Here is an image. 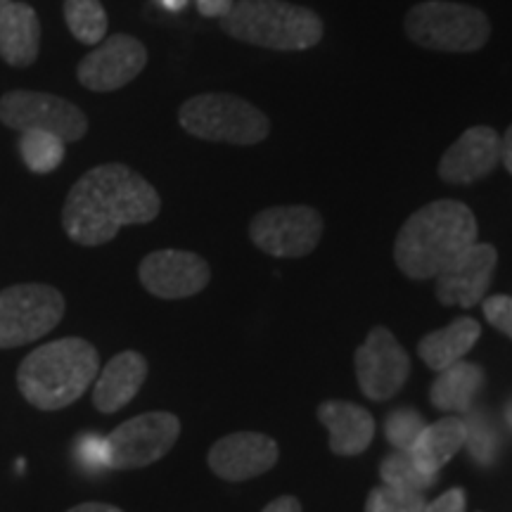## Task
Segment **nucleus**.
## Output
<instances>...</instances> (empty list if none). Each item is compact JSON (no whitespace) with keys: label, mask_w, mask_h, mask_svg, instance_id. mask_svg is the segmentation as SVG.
<instances>
[{"label":"nucleus","mask_w":512,"mask_h":512,"mask_svg":"<svg viewBox=\"0 0 512 512\" xmlns=\"http://www.w3.org/2000/svg\"><path fill=\"white\" fill-rule=\"evenodd\" d=\"M162 211V197L126 164H100L69 190L62 209L67 238L81 247H100L124 226H143Z\"/></svg>","instance_id":"obj_1"},{"label":"nucleus","mask_w":512,"mask_h":512,"mask_svg":"<svg viewBox=\"0 0 512 512\" xmlns=\"http://www.w3.org/2000/svg\"><path fill=\"white\" fill-rule=\"evenodd\" d=\"M472 209L458 200H437L408 216L394 242V261L411 280H432L477 242Z\"/></svg>","instance_id":"obj_2"},{"label":"nucleus","mask_w":512,"mask_h":512,"mask_svg":"<svg viewBox=\"0 0 512 512\" xmlns=\"http://www.w3.org/2000/svg\"><path fill=\"white\" fill-rule=\"evenodd\" d=\"M98 370V349L88 339L62 337L41 344L19 363L17 387L38 411H62L86 394Z\"/></svg>","instance_id":"obj_3"},{"label":"nucleus","mask_w":512,"mask_h":512,"mask_svg":"<svg viewBox=\"0 0 512 512\" xmlns=\"http://www.w3.org/2000/svg\"><path fill=\"white\" fill-rule=\"evenodd\" d=\"M221 31L247 46L299 53L316 48L325 36V24L316 12L287 0H235Z\"/></svg>","instance_id":"obj_4"},{"label":"nucleus","mask_w":512,"mask_h":512,"mask_svg":"<svg viewBox=\"0 0 512 512\" xmlns=\"http://www.w3.org/2000/svg\"><path fill=\"white\" fill-rule=\"evenodd\" d=\"M403 31L415 46L437 53L467 55L482 50L491 38L484 10L453 0H425L403 17Z\"/></svg>","instance_id":"obj_5"},{"label":"nucleus","mask_w":512,"mask_h":512,"mask_svg":"<svg viewBox=\"0 0 512 512\" xmlns=\"http://www.w3.org/2000/svg\"><path fill=\"white\" fill-rule=\"evenodd\" d=\"M178 124L200 140L240 147L264 143L271 133V119L233 93H202L188 98L178 110Z\"/></svg>","instance_id":"obj_6"},{"label":"nucleus","mask_w":512,"mask_h":512,"mask_svg":"<svg viewBox=\"0 0 512 512\" xmlns=\"http://www.w3.org/2000/svg\"><path fill=\"white\" fill-rule=\"evenodd\" d=\"M67 302L53 285L22 283L0 290V349H17L53 332Z\"/></svg>","instance_id":"obj_7"},{"label":"nucleus","mask_w":512,"mask_h":512,"mask_svg":"<svg viewBox=\"0 0 512 512\" xmlns=\"http://www.w3.org/2000/svg\"><path fill=\"white\" fill-rule=\"evenodd\" d=\"M323 216L306 204L268 207L249 223V240L261 252L278 259H299L311 254L323 238Z\"/></svg>","instance_id":"obj_8"},{"label":"nucleus","mask_w":512,"mask_h":512,"mask_svg":"<svg viewBox=\"0 0 512 512\" xmlns=\"http://www.w3.org/2000/svg\"><path fill=\"white\" fill-rule=\"evenodd\" d=\"M0 121L15 131H46L64 143L86 136L88 119L74 102L53 93L10 91L0 98Z\"/></svg>","instance_id":"obj_9"},{"label":"nucleus","mask_w":512,"mask_h":512,"mask_svg":"<svg viewBox=\"0 0 512 512\" xmlns=\"http://www.w3.org/2000/svg\"><path fill=\"white\" fill-rule=\"evenodd\" d=\"M181 437L174 413L155 411L131 418L107 437V458L114 470H138L162 460Z\"/></svg>","instance_id":"obj_10"},{"label":"nucleus","mask_w":512,"mask_h":512,"mask_svg":"<svg viewBox=\"0 0 512 512\" xmlns=\"http://www.w3.org/2000/svg\"><path fill=\"white\" fill-rule=\"evenodd\" d=\"M411 375V358L392 335V330H370L366 342L356 349L358 387L370 401L394 399Z\"/></svg>","instance_id":"obj_11"},{"label":"nucleus","mask_w":512,"mask_h":512,"mask_svg":"<svg viewBox=\"0 0 512 512\" xmlns=\"http://www.w3.org/2000/svg\"><path fill=\"white\" fill-rule=\"evenodd\" d=\"M147 64V48L136 36L114 34L98 43L76 67V79L93 93H112L138 79Z\"/></svg>","instance_id":"obj_12"},{"label":"nucleus","mask_w":512,"mask_h":512,"mask_svg":"<svg viewBox=\"0 0 512 512\" xmlns=\"http://www.w3.org/2000/svg\"><path fill=\"white\" fill-rule=\"evenodd\" d=\"M140 283L152 297L185 299L200 294L211 280V268L200 254L185 249H159L138 268Z\"/></svg>","instance_id":"obj_13"},{"label":"nucleus","mask_w":512,"mask_h":512,"mask_svg":"<svg viewBox=\"0 0 512 512\" xmlns=\"http://www.w3.org/2000/svg\"><path fill=\"white\" fill-rule=\"evenodd\" d=\"M498 266V252L489 242H475L467 247L458 259H453L437 278V294L439 304L444 306H472L482 304V299L489 292L491 280H494Z\"/></svg>","instance_id":"obj_14"},{"label":"nucleus","mask_w":512,"mask_h":512,"mask_svg":"<svg viewBox=\"0 0 512 512\" xmlns=\"http://www.w3.org/2000/svg\"><path fill=\"white\" fill-rule=\"evenodd\" d=\"M501 164V136L491 126H472L439 159V178L451 185H472Z\"/></svg>","instance_id":"obj_15"},{"label":"nucleus","mask_w":512,"mask_h":512,"mask_svg":"<svg viewBox=\"0 0 512 512\" xmlns=\"http://www.w3.org/2000/svg\"><path fill=\"white\" fill-rule=\"evenodd\" d=\"M280 451L271 437L259 432H235L209 448L207 463L226 482H247L278 463Z\"/></svg>","instance_id":"obj_16"},{"label":"nucleus","mask_w":512,"mask_h":512,"mask_svg":"<svg viewBox=\"0 0 512 512\" xmlns=\"http://www.w3.org/2000/svg\"><path fill=\"white\" fill-rule=\"evenodd\" d=\"M147 361L138 351H121L107 361V366L95 377L93 406L100 413H117L128 406L147 380Z\"/></svg>","instance_id":"obj_17"},{"label":"nucleus","mask_w":512,"mask_h":512,"mask_svg":"<svg viewBox=\"0 0 512 512\" xmlns=\"http://www.w3.org/2000/svg\"><path fill=\"white\" fill-rule=\"evenodd\" d=\"M318 420L330 432V451L335 456H361L373 444L375 418L351 401H325L318 406Z\"/></svg>","instance_id":"obj_18"},{"label":"nucleus","mask_w":512,"mask_h":512,"mask_svg":"<svg viewBox=\"0 0 512 512\" xmlns=\"http://www.w3.org/2000/svg\"><path fill=\"white\" fill-rule=\"evenodd\" d=\"M41 48V22L27 3H12L0 15V57L10 67L27 69L36 62Z\"/></svg>","instance_id":"obj_19"},{"label":"nucleus","mask_w":512,"mask_h":512,"mask_svg":"<svg viewBox=\"0 0 512 512\" xmlns=\"http://www.w3.org/2000/svg\"><path fill=\"white\" fill-rule=\"evenodd\" d=\"M479 335H482V325L475 318H456L446 328L434 330L425 335L418 342V354L427 368L441 370L451 368L453 363L463 361L465 354H470L472 347L477 344Z\"/></svg>","instance_id":"obj_20"},{"label":"nucleus","mask_w":512,"mask_h":512,"mask_svg":"<svg viewBox=\"0 0 512 512\" xmlns=\"http://www.w3.org/2000/svg\"><path fill=\"white\" fill-rule=\"evenodd\" d=\"M465 434L467 427L463 418H441L430 427L425 425L408 453L422 470L437 475L441 467L465 446Z\"/></svg>","instance_id":"obj_21"},{"label":"nucleus","mask_w":512,"mask_h":512,"mask_svg":"<svg viewBox=\"0 0 512 512\" xmlns=\"http://www.w3.org/2000/svg\"><path fill=\"white\" fill-rule=\"evenodd\" d=\"M484 384V370L475 363L458 361L451 368L441 370L430 389V401L437 411L470 413L479 389Z\"/></svg>","instance_id":"obj_22"},{"label":"nucleus","mask_w":512,"mask_h":512,"mask_svg":"<svg viewBox=\"0 0 512 512\" xmlns=\"http://www.w3.org/2000/svg\"><path fill=\"white\" fill-rule=\"evenodd\" d=\"M64 22L83 46H98L107 36V12L100 0H64Z\"/></svg>","instance_id":"obj_23"},{"label":"nucleus","mask_w":512,"mask_h":512,"mask_svg":"<svg viewBox=\"0 0 512 512\" xmlns=\"http://www.w3.org/2000/svg\"><path fill=\"white\" fill-rule=\"evenodd\" d=\"M380 477L392 489L411 491V494H425L437 482V475L422 470L408 451H396L389 458H384L380 465Z\"/></svg>","instance_id":"obj_24"},{"label":"nucleus","mask_w":512,"mask_h":512,"mask_svg":"<svg viewBox=\"0 0 512 512\" xmlns=\"http://www.w3.org/2000/svg\"><path fill=\"white\" fill-rule=\"evenodd\" d=\"M19 155L34 174H50L64 159V140L46 131H24L19 136Z\"/></svg>","instance_id":"obj_25"},{"label":"nucleus","mask_w":512,"mask_h":512,"mask_svg":"<svg viewBox=\"0 0 512 512\" xmlns=\"http://www.w3.org/2000/svg\"><path fill=\"white\" fill-rule=\"evenodd\" d=\"M467 434H465V446L470 451L472 460L477 465L489 467L498 460L501 453V432L496 430V425L486 413H472L465 420Z\"/></svg>","instance_id":"obj_26"},{"label":"nucleus","mask_w":512,"mask_h":512,"mask_svg":"<svg viewBox=\"0 0 512 512\" xmlns=\"http://www.w3.org/2000/svg\"><path fill=\"white\" fill-rule=\"evenodd\" d=\"M425 430V420L415 408H396L384 422V434L396 451H408Z\"/></svg>","instance_id":"obj_27"},{"label":"nucleus","mask_w":512,"mask_h":512,"mask_svg":"<svg viewBox=\"0 0 512 512\" xmlns=\"http://www.w3.org/2000/svg\"><path fill=\"white\" fill-rule=\"evenodd\" d=\"M425 494H411L382 484L370 491L366 512H425Z\"/></svg>","instance_id":"obj_28"},{"label":"nucleus","mask_w":512,"mask_h":512,"mask_svg":"<svg viewBox=\"0 0 512 512\" xmlns=\"http://www.w3.org/2000/svg\"><path fill=\"white\" fill-rule=\"evenodd\" d=\"M482 309H484V318L489 320L498 332H503L505 337L512 339V297H508V294L484 297Z\"/></svg>","instance_id":"obj_29"},{"label":"nucleus","mask_w":512,"mask_h":512,"mask_svg":"<svg viewBox=\"0 0 512 512\" xmlns=\"http://www.w3.org/2000/svg\"><path fill=\"white\" fill-rule=\"evenodd\" d=\"M79 458L88 470H102L110 467V458H107V439H98V434H91L79 444Z\"/></svg>","instance_id":"obj_30"},{"label":"nucleus","mask_w":512,"mask_h":512,"mask_svg":"<svg viewBox=\"0 0 512 512\" xmlns=\"http://www.w3.org/2000/svg\"><path fill=\"white\" fill-rule=\"evenodd\" d=\"M425 512H465V491L463 489L446 491V494H441L437 501L427 505Z\"/></svg>","instance_id":"obj_31"},{"label":"nucleus","mask_w":512,"mask_h":512,"mask_svg":"<svg viewBox=\"0 0 512 512\" xmlns=\"http://www.w3.org/2000/svg\"><path fill=\"white\" fill-rule=\"evenodd\" d=\"M195 5H197V12H200L202 17L221 19L228 15L230 8L235 5V0H195Z\"/></svg>","instance_id":"obj_32"},{"label":"nucleus","mask_w":512,"mask_h":512,"mask_svg":"<svg viewBox=\"0 0 512 512\" xmlns=\"http://www.w3.org/2000/svg\"><path fill=\"white\" fill-rule=\"evenodd\" d=\"M261 512H304L302 501L294 496H280L266 505Z\"/></svg>","instance_id":"obj_33"},{"label":"nucleus","mask_w":512,"mask_h":512,"mask_svg":"<svg viewBox=\"0 0 512 512\" xmlns=\"http://www.w3.org/2000/svg\"><path fill=\"white\" fill-rule=\"evenodd\" d=\"M501 164L508 169V174L512 176V124L508 126V131H505L501 138Z\"/></svg>","instance_id":"obj_34"},{"label":"nucleus","mask_w":512,"mask_h":512,"mask_svg":"<svg viewBox=\"0 0 512 512\" xmlns=\"http://www.w3.org/2000/svg\"><path fill=\"white\" fill-rule=\"evenodd\" d=\"M67 512H124V510L110 503H81V505H74V508Z\"/></svg>","instance_id":"obj_35"},{"label":"nucleus","mask_w":512,"mask_h":512,"mask_svg":"<svg viewBox=\"0 0 512 512\" xmlns=\"http://www.w3.org/2000/svg\"><path fill=\"white\" fill-rule=\"evenodd\" d=\"M505 420H508V425L512 427V401L505 406Z\"/></svg>","instance_id":"obj_36"},{"label":"nucleus","mask_w":512,"mask_h":512,"mask_svg":"<svg viewBox=\"0 0 512 512\" xmlns=\"http://www.w3.org/2000/svg\"><path fill=\"white\" fill-rule=\"evenodd\" d=\"M12 3V0H0V15H3L5 12V8H8V5Z\"/></svg>","instance_id":"obj_37"}]
</instances>
